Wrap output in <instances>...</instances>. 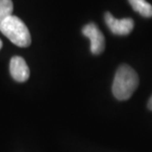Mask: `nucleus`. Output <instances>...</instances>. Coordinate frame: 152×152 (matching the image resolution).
<instances>
[{
  "label": "nucleus",
  "mask_w": 152,
  "mask_h": 152,
  "mask_svg": "<svg viewBox=\"0 0 152 152\" xmlns=\"http://www.w3.org/2000/svg\"><path fill=\"white\" fill-rule=\"evenodd\" d=\"M139 76L134 69L127 64H122L115 74L113 84V96L119 101L131 97L139 86Z\"/></svg>",
  "instance_id": "f257e3e1"
},
{
  "label": "nucleus",
  "mask_w": 152,
  "mask_h": 152,
  "mask_svg": "<svg viewBox=\"0 0 152 152\" xmlns=\"http://www.w3.org/2000/svg\"><path fill=\"white\" fill-rule=\"evenodd\" d=\"M0 31L20 48H27L31 43L27 26L19 17L15 15L7 17L0 24Z\"/></svg>",
  "instance_id": "f03ea898"
},
{
  "label": "nucleus",
  "mask_w": 152,
  "mask_h": 152,
  "mask_svg": "<svg viewBox=\"0 0 152 152\" xmlns=\"http://www.w3.org/2000/svg\"><path fill=\"white\" fill-rule=\"evenodd\" d=\"M84 36L90 39L91 52L94 55L101 54L105 49V37L95 23H89L82 29Z\"/></svg>",
  "instance_id": "7ed1b4c3"
},
{
  "label": "nucleus",
  "mask_w": 152,
  "mask_h": 152,
  "mask_svg": "<svg viewBox=\"0 0 152 152\" xmlns=\"http://www.w3.org/2000/svg\"><path fill=\"white\" fill-rule=\"evenodd\" d=\"M105 22L108 26L109 30L117 36H127L133 31L134 22L130 18H125L118 20L113 15L107 12L104 15Z\"/></svg>",
  "instance_id": "20e7f679"
},
{
  "label": "nucleus",
  "mask_w": 152,
  "mask_h": 152,
  "mask_svg": "<svg viewBox=\"0 0 152 152\" xmlns=\"http://www.w3.org/2000/svg\"><path fill=\"white\" fill-rule=\"evenodd\" d=\"M10 72L13 79L17 82H25L30 77V69L26 62L20 56H15L10 60Z\"/></svg>",
  "instance_id": "39448f33"
},
{
  "label": "nucleus",
  "mask_w": 152,
  "mask_h": 152,
  "mask_svg": "<svg viewBox=\"0 0 152 152\" xmlns=\"http://www.w3.org/2000/svg\"><path fill=\"white\" fill-rule=\"evenodd\" d=\"M133 10L145 18L152 17V5L145 0H129Z\"/></svg>",
  "instance_id": "423d86ee"
},
{
  "label": "nucleus",
  "mask_w": 152,
  "mask_h": 152,
  "mask_svg": "<svg viewBox=\"0 0 152 152\" xmlns=\"http://www.w3.org/2000/svg\"><path fill=\"white\" fill-rule=\"evenodd\" d=\"M13 7L12 0H0V24L7 17L12 15Z\"/></svg>",
  "instance_id": "0eeeda50"
},
{
  "label": "nucleus",
  "mask_w": 152,
  "mask_h": 152,
  "mask_svg": "<svg viewBox=\"0 0 152 152\" xmlns=\"http://www.w3.org/2000/svg\"><path fill=\"white\" fill-rule=\"evenodd\" d=\"M148 108L150 109L151 111H152V96L150 98V100H149V102H148Z\"/></svg>",
  "instance_id": "6e6552de"
},
{
  "label": "nucleus",
  "mask_w": 152,
  "mask_h": 152,
  "mask_svg": "<svg viewBox=\"0 0 152 152\" xmlns=\"http://www.w3.org/2000/svg\"><path fill=\"white\" fill-rule=\"evenodd\" d=\"M2 47H3V42H2V40L0 39V49L2 48Z\"/></svg>",
  "instance_id": "1a4fd4ad"
}]
</instances>
